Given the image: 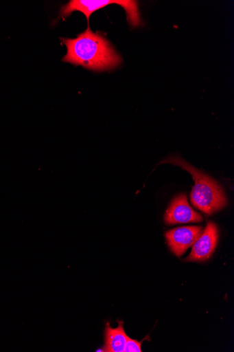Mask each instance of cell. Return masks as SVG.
I'll return each instance as SVG.
<instances>
[{"mask_svg": "<svg viewBox=\"0 0 234 352\" xmlns=\"http://www.w3.org/2000/svg\"><path fill=\"white\" fill-rule=\"evenodd\" d=\"M60 40L67 47L63 62L93 72L113 70L122 62L121 56L106 37L99 32L93 33L89 25L76 38Z\"/></svg>", "mask_w": 234, "mask_h": 352, "instance_id": "1", "label": "cell"}, {"mask_svg": "<svg viewBox=\"0 0 234 352\" xmlns=\"http://www.w3.org/2000/svg\"><path fill=\"white\" fill-rule=\"evenodd\" d=\"M202 233V227H184L169 231L165 234V238L172 251L178 257H181Z\"/></svg>", "mask_w": 234, "mask_h": 352, "instance_id": "5", "label": "cell"}, {"mask_svg": "<svg viewBox=\"0 0 234 352\" xmlns=\"http://www.w3.org/2000/svg\"><path fill=\"white\" fill-rule=\"evenodd\" d=\"M168 163L179 166L189 173L194 180L190 195L191 204L206 214H213L226 206L224 192L218 183L204 173L200 171L179 157H170L161 164Z\"/></svg>", "mask_w": 234, "mask_h": 352, "instance_id": "2", "label": "cell"}, {"mask_svg": "<svg viewBox=\"0 0 234 352\" xmlns=\"http://www.w3.org/2000/svg\"><path fill=\"white\" fill-rule=\"evenodd\" d=\"M164 219L167 225L174 226L177 223L200 222L203 221V217L191 208L187 197L182 195L172 201L166 210Z\"/></svg>", "mask_w": 234, "mask_h": 352, "instance_id": "6", "label": "cell"}, {"mask_svg": "<svg viewBox=\"0 0 234 352\" xmlns=\"http://www.w3.org/2000/svg\"><path fill=\"white\" fill-rule=\"evenodd\" d=\"M123 322H119L117 328L113 329L107 323L105 331V344L102 351L124 352L128 338L124 329Z\"/></svg>", "mask_w": 234, "mask_h": 352, "instance_id": "7", "label": "cell"}, {"mask_svg": "<svg viewBox=\"0 0 234 352\" xmlns=\"http://www.w3.org/2000/svg\"><path fill=\"white\" fill-rule=\"evenodd\" d=\"M218 242V230L215 223L209 222L202 236L193 245L191 254L186 261L204 262L209 260Z\"/></svg>", "mask_w": 234, "mask_h": 352, "instance_id": "4", "label": "cell"}, {"mask_svg": "<svg viewBox=\"0 0 234 352\" xmlns=\"http://www.w3.org/2000/svg\"><path fill=\"white\" fill-rule=\"evenodd\" d=\"M110 5H118L124 9L127 20L131 26L136 28L141 25L139 3L132 0H71L61 8L59 19H65L73 12L78 11L83 13L89 22L93 12Z\"/></svg>", "mask_w": 234, "mask_h": 352, "instance_id": "3", "label": "cell"}, {"mask_svg": "<svg viewBox=\"0 0 234 352\" xmlns=\"http://www.w3.org/2000/svg\"><path fill=\"white\" fill-rule=\"evenodd\" d=\"M141 342L128 337L124 352H141Z\"/></svg>", "mask_w": 234, "mask_h": 352, "instance_id": "8", "label": "cell"}]
</instances>
